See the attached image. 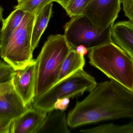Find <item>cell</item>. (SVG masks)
<instances>
[{
    "label": "cell",
    "instance_id": "cell-1",
    "mask_svg": "<svg viewBox=\"0 0 133 133\" xmlns=\"http://www.w3.org/2000/svg\"><path fill=\"white\" fill-rule=\"evenodd\" d=\"M89 94L77 102L67 116L75 128L105 120L133 119V92L115 80L97 84Z\"/></svg>",
    "mask_w": 133,
    "mask_h": 133
},
{
    "label": "cell",
    "instance_id": "cell-2",
    "mask_svg": "<svg viewBox=\"0 0 133 133\" xmlns=\"http://www.w3.org/2000/svg\"><path fill=\"white\" fill-rule=\"evenodd\" d=\"M72 48L64 35L48 37L36 59L34 99L56 83L64 61Z\"/></svg>",
    "mask_w": 133,
    "mask_h": 133
},
{
    "label": "cell",
    "instance_id": "cell-3",
    "mask_svg": "<svg viewBox=\"0 0 133 133\" xmlns=\"http://www.w3.org/2000/svg\"><path fill=\"white\" fill-rule=\"evenodd\" d=\"M88 57L91 65L132 91L133 61L120 47L113 42L107 43L91 50Z\"/></svg>",
    "mask_w": 133,
    "mask_h": 133
},
{
    "label": "cell",
    "instance_id": "cell-4",
    "mask_svg": "<svg viewBox=\"0 0 133 133\" xmlns=\"http://www.w3.org/2000/svg\"><path fill=\"white\" fill-rule=\"evenodd\" d=\"M97 84L95 79L82 69L56 83L43 94L34 99L32 107L48 112L54 109L58 99L82 95L84 92H90Z\"/></svg>",
    "mask_w": 133,
    "mask_h": 133
},
{
    "label": "cell",
    "instance_id": "cell-5",
    "mask_svg": "<svg viewBox=\"0 0 133 133\" xmlns=\"http://www.w3.org/2000/svg\"><path fill=\"white\" fill-rule=\"evenodd\" d=\"M36 17V15L25 12L7 45L0 52V57L15 70L24 68L33 59L32 37Z\"/></svg>",
    "mask_w": 133,
    "mask_h": 133
},
{
    "label": "cell",
    "instance_id": "cell-6",
    "mask_svg": "<svg viewBox=\"0 0 133 133\" xmlns=\"http://www.w3.org/2000/svg\"><path fill=\"white\" fill-rule=\"evenodd\" d=\"M112 25L105 30L97 28L84 15L73 16L64 26V35L68 43L73 48L79 45L84 46L90 51L97 47L112 42L111 30Z\"/></svg>",
    "mask_w": 133,
    "mask_h": 133
},
{
    "label": "cell",
    "instance_id": "cell-7",
    "mask_svg": "<svg viewBox=\"0 0 133 133\" xmlns=\"http://www.w3.org/2000/svg\"><path fill=\"white\" fill-rule=\"evenodd\" d=\"M121 0H90L83 15L103 31L114 24L121 10Z\"/></svg>",
    "mask_w": 133,
    "mask_h": 133
},
{
    "label": "cell",
    "instance_id": "cell-8",
    "mask_svg": "<svg viewBox=\"0 0 133 133\" xmlns=\"http://www.w3.org/2000/svg\"><path fill=\"white\" fill-rule=\"evenodd\" d=\"M36 59L24 68L15 70L12 79L14 90L26 106H31L35 98Z\"/></svg>",
    "mask_w": 133,
    "mask_h": 133
},
{
    "label": "cell",
    "instance_id": "cell-9",
    "mask_svg": "<svg viewBox=\"0 0 133 133\" xmlns=\"http://www.w3.org/2000/svg\"><path fill=\"white\" fill-rule=\"evenodd\" d=\"M47 113L30 106L26 112L12 121L9 133H36Z\"/></svg>",
    "mask_w": 133,
    "mask_h": 133
},
{
    "label": "cell",
    "instance_id": "cell-10",
    "mask_svg": "<svg viewBox=\"0 0 133 133\" xmlns=\"http://www.w3.org/2000/svg\"><path fill=\"white\" fill-rule=\"evenodd\" d=\"M29 108L15 90L0 96V116L12 120L22 115Z\"/></svg>",
    "mask_w": 133,
    "mask_h": 133
},
{
    "label": "cell",
    "instance_id": "cell-11",
    "mask_svg": "<svg viewBox=\"0 0 133 133\" xmlns=\"http://www.w3.org/2000/svg\"><path fill=\"white\" fill-rule=\"evenodd\" d=\"M112 42L133 56V22L130 20L117 22L112 26Z\"/></svg>",
    "mask_w": 133,
    "mask_h": 133
},
{
    "label": "cell",
    "instance_id": "cell-12",
    "mask_svg": "<svg viewBox=\"0 0 133 133\" xmlns=\"http://www.w3.org/2000/svg\"><path fill=\"white\" fill-rule=\"evenodd\" d=\"M69 127L64 112L54 109L48 112L36 133H69Z\"/></svg>",
    "mask_w": 133,
    "mask_h": 133
},
{
    "label": "cell",
    "instance_id": "cell-13",
    "mask_svg": "<svg viewBox=\"0 0 133 133\" xmlns=\"http://www.w3.org/2000/svg\"><path fill=\"white\" fill-rule=\"evenodd\" d=\"M25 12L22 9H15L6 18L2 19L0 52L4 49L16 28L19 26Z\"/></svg>",
    "mask_w": 133,
    "mask_h": 133
},
{
    "label": "cell",
    "instance_id": "cell-14",
    "mask_svg": "<svg viewBox=\"0 0 133 133\" xmlns=\"http://www.w3.org/2000/svg\"><path fill=\"white\" fill-rule=\"evenodd\" d=\"M53 5L52 2L50 3L36 15L32 37L33 51L38 46L40 40L47 27L52 14Z\"/></svg>",
    "mask_w": 133,
    "mask_h": 133
},
{
    "label": "cell",
    "instance_id": "cell-15",
    "mask_svg": "<svg viewBox=\"0 0 133 133\" xmlns=\"http://www.w3.org/2000/svg\"><path fill=\"white\" fill-rule=\"evenodd\" d=\"M85 60L83 56L78 54L76 49L72 48L65 58L57 83L83 69Z\"/></svg>",
    "mask_w": 133,
    "mask_h": 133
},
{
    "label": "cell",
    "instance_id": "cell-16",
    "mask_svg": "<svg viewBox=\"0 0 133 133\" xmlns=\"http://www.w3.org/2000/svg\"><path fill=\"white\" fill-rule=\"evenodd\" d=\"M18 4L14 7L15 9H20L25 12H30L36 15L52 0H17Z\"/></svg>",
    "mask_w": 133,
    "mask_h": 133
},
{
    "label": "cell",
    "instance_id": "cell-17",
    "mask_svg": "<svg viewBox=\"0 0 133 133\" xmlns=\"http://www.w3.org/2000/svg\"><path fill=\"white\" fill-rule=\"evenodd\" d=\"M90 0H71L65 10L67 15L72 17L83 15V12Z\"/></svg>",
    "mask_w": 133,
    "mask_h": 133
},
{
    "label": "cell",
    "instance_id": "cell-18",
    "mask_svg": "<svg viewBox=\"0 0 133 133\" xmlns=\"http://www.w3.org/2000/svg\"><path fill=\"white\" fill-rule=\"evenodd\" d=\"M14 71L11 65L0 59V84L11 82Z\"/></svg>",
    "mask_w": 133,
    "mask_h": 133
},
{
    "label": "cell",
    "instance_id": "cell-19",
    "mask_svg": "<svg viewBox=\"0 0 133 133\" xmlns=\"http://www.w3.org/2000/svg\"><path fill=\"white\" fill-rule=\"evenodd\" d=\"M122 3L125 16L133 22V0H122Z\"/></svg>",
    "mask_w": 133,
    "mask_h": 133
},
{
    "label": "cell",
    "instance_id": "cell-20",
    "mask_svg": "<svg viewBox=\"0 0 133 133\" xmlns=\"http://www.w3.org/2000/svg\"><path fill=\"white\" fill-rule=\"evenodd\" d=\"M69 103L70 98H67L58 99L55 103L54 109L64 111L67 108Z\"/></svg>",
    "mask_w": 133,
    "mask_h": 133
},
{
    "label": "cell",
    "instance_id": "cell-21",
    "mask_svg": "<svg viewBox=\"0 0 133 133\" xmlns=\"http://www.w3.org/2000/svg\"><path fill=\"white\" fill-rule=\"evenodd\" d=\"M12 121L0 116V133H9Z\"/></svg>",
    "mask_w": 133,
    "mask_h": 133
},
{
    "label": "cell",
    "instance_id": "cell-22",
    "mask_svg": "<svg viewBox=\"0 0 133 133\" xmlns=\"http://www.w3.org/2000/svg\"><path fill=\"white\" fill-rule=\"evenodd\" d=\"M14 90L12 81L7 83L0 84V96Z\"/></svg>",
    "mask_w": 133,
    "mask_h": 133
},
{
    "label": "cell",
    "instance_id": "cell-23",
    "mask_svg": "<svg viewBox=\"0 0 133 133\" xmlns=\"http://www.w3.org/2000/svg\"><path fill=\"white\" fill-rule=\"evenodd\" d=\"M75 49L78 54L83 56L85 55L88 51V50L84 46L81 45L78 46Z\"/></svg>",
    "mask_w": 133,
    "mask_h": 133
},
{
    "label": "cell",
    "instance_id": "cell-24",
    "mask_svg": "<svg viewBox=\"0 0 133 133\" xmlns=\"http://www.w3.org/2000/svg\"><path fill=\"white\" fill-rule=\"evenodd\" d=\"M71 0H52L53 2H55L61 5L64 9L66 8V5Z\"/></svg>",
    "mask_w": 133,
    "mask_h": 133
},
{
    "label": "cell",
    "instance_id": "cell-25",
    "mask_svg": "<svg viewBox=\"0 0 133 133\" xmlns=\"http://www.w3.org/2000/svg\"><path fill=\"white\" fill-rule=\"evenodd\" d=\"M3 9L1 6H0V21L3 19Z\"/></svg>",
    "mask_w": 133,
    "mask_h": 133
},
{
    "label": "cell",
    "instance_id": "cell-26",
    "mask_svg": "<svg viewBox=\"0 0 133 133\" xmlns=\"http://www.w3.org/2000/svg\"><path fill=\"white\" fill-rule=\"evenodd\" d=\"M1 28H0V44H1Z\"/></svg>",
    "mask_w": 133,
    "mask_h": 133
},
{
    "label": "cell",
    "instance_id": "cell-27",
    "mask_svg": "<svg viewBox=\"0 0 133 133\" xmlns=\"http://www.w3.org/2000/svg\"><path fill=\"white\" fill-rule=\"evenodd\" d=\"M130 57H131V58H132V60L133 61V56H130ZM132 91L133 92V89L132 90Z\"/></svg>",
    "mask_w": 133,
    "mask_h": 133
}]
</instances>
